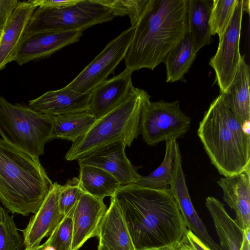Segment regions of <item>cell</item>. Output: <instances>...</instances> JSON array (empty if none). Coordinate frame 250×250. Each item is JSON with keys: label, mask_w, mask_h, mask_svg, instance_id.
Here are the masks:
<instances>
[{"label": "cell", "mask_w": 250, "mask_h": 250, "mask_svg": "<svg viewBox=\"0 0 250 250\" xmlns=\"http://www.w3.org/2000/svg\"><path fill=\"white\" fill-rule=\"evenodd\" d=\"M136 250L180 243L188 230L169 189L121 186L113 197Z\"/></svg>", "instance_id": "1"}, {"label": "cell", "mask_w": 250, "mask_h": 250, "mask_svg": "<svg viewBox=\"0 0 250 250\" xmlns=\"http://www.w3.org/2000/svg\"><path fill=\"white\" fill-rule=\"evenodd\" d=\"M188 0H148L124 59L133 72L153 70L188 31Z\"/></svg>", "instance_id": "2"}, {"label": "cell", "mask_w": 250, "mask_h": 250, "mask_svg": "<svg viewBox=\"0 0 250 250\" xmlns=\"http://www.w3.org/2000/svg\"><path fill=\"white\" fill-rule=\"evenodd\" d=\"M53 184L39 160L0 138V202L10 213H35Z\"/></svg>", "instance_id": "3"}, {"label": "cell", "mask_w": 250, "mask_h": 250, "mask_svg": "<svg viewBox=\"0 0 250 250\" xmlns=\"http://www.w3.org/2000/svg\"><path fill=\"white\" fill-rule=\"evenodd\" d=\"M197 135L211 164L224 177L250 169V132L229 108L220 109L216 99L200 122Z\"/></svg>", "instance_id": "4"}, {"label": "cell", "mask_w": 250, "mask_h": 250, "mask_svg": "<svg viewBox=\"0 0 250 250\" xmlns=\"http://www.w3.org/2000/svg\"><path fill=\"white\" fill-rule=\"evenodd\" d=\"M150 99L145 90L134 87L123 103L97 119L84 134L72 142L65 159L78 160L117 141L129 146L140 134L141 114Z\"/></svg>", "instance_id": "5"}, {"label": "cell", "mask_w": 250, "mask_h": 250, "mask_svg": "<svg viewBox=\"0 0 250 250\" xmlns=\"http://www.w3.org/2000/svg\"><path fill=\"white\" fill-rule=\"evenodd\" d=\"M53 117L0 96V135L10 145L39 160L45 144L53 139Z\"/></svg>", "instance_id": "6"}, {"label": "cell", "mask_w": 250, "mask_h": 250, "mask_svg": "<svg viewBox=\"0 0 250 250\" xmlns=\"http://www.w3.org/2000/svg\"><path fill=\"white\" fill-rule=\"evenodd\" d=\"M115 17L111 9L100 0H80L75 5L61 8L38 7L24 35L43 31H84Z\"/></svg>", "instance_id": "7"}, {"label": "cell", "mask_w": 250, "mask_h": 250, "mask_svg": "<svg viewBox=\"0 0 250 250\" xmlns=\"http://www.w3.org/2000/svg\"><path fill=\"white\" fill-rule=\"evenodd\" d=\"M191 119L181 110L179 102L149 101L143 109L140 134L149 146L176 140L188 130Z\"/></svg>", "instance_id": "8"}, {"label": "cell", "mask_w": 250, "mask_h": 250, "mask_svg": "<svg viewBox=\"0 0 250 250\" xmlns=\"http://www.w3.org/2000/svg\"><path fill=\"white\" fill-rule=\"evenodd\" d=\"M134 31V27L131 26L109 42L101 52L65 87L86 93L105 81L125 59Z\"/></svg>", "instance_id": "9"}, {"label": "cell", "mask_w": 250, "mask_h": 250, "mask_svg": "<svg viewBox=\"0 0 250 250\" xmlns=\"http://www.w3.org/2000/svg\"><path fill=\"white\" fill-rule=\"evenodd\" d=\"M243 0H238L232 18L222 36L215 55L209 62L214 69L215 82L221 93L224 92L231 83L241 55L239 44L243 14Z\"/></svg>", "instance_id": "10"}, {"label": "cell", "mask_w": 250, "mask_h": 250, "mask_svg": "<svg viewBox=\"0 0 250 250\" xmlns=\"http://www.w3.org/2000/svg\"><path fill=\"white\" fill-rule=\"evenodd\" d=\"M169 189L177 203L188 230L211 250H222L209 235L193 207L186 182L178 144L176 146L173 175Z\"/></svg>", "instance_id": "11"}, {"label": "cell", "mask_w": 250, "mask_h": 250, "mask_svg": "<svg viewBox=\"0 0 250 250\" xmlns=\"http://www.w3.org/2000/svg\"><path fill=\"white\" fill-rule=\"evenodd\" d=\"M83 30L43 31L24 35L15 61L20 65L51 55L78 42Z\"/></svg>", "instance_id": "12"}, {"label": "cell", "mask_w": 250, "mask_h": 250, "mask_svg": "<svg viewBox=\"0 0 250 250\" xmlns=\"http://www.w3.org/2000/svg\"><path fill=\"white\" fill-rule=\"evenodd\" d=\"M125 146L121 141L110 143L78 160L79 165L93 166L107 171L121 186L134 185L141 175L126 156Z\"/></svg>", "instance_id": "13"}, {"label": "cell", "mask_w": 250, "mask_h": 250, "mask_svg": "<svg viewBox=\"0 0 250 250\" xmlns=\"http://www.w3.org/2000/svg\"><path fill=\"white\" fill-rule=\"evenodd\" d=\"M61 186L57 183L53 184L38 210L31 217L26 228L21 230L24 249H37L42 240L51 234L64 217L59 208Z\"/></svg>", "instance_id": "14"}, {"label": "cell", "mask_w": 250, "mask_h": 250, "mask_svg": "<svg viewBox=\"0 0 250 250\" xmlns=\"http://www.w3.org/2000/svg\"><path fill=\"white\" fill-rule=\"evenodd\" d=\"M107 210L103 199L83 192L72 213L73 237L71 250H78L89 238L97 236Z\"/></svg>", "instance_id": "15"}, {"label": "cell", "mask_w": 250, "mask_h": 250, "mask_svg": "<svg viewBox=\"0 0 250 250\" xmlns=\"http://www.w3.org/2000/svg\"><path fill=\"white\" fill-rule=\"evenodd\" d=\"M132 73L125 69L90 92L88 111L96 120L117 107L129 96L135 87L132 82Z\"/></svg>", "instance_id": "16"}, {"label": "cell", "mask_w": 250, "mask_h": 250, "mask_svg": "<svg viewBox=\"0 0 250 250\" xmlns=\"http://www.w3.org/2000/svg\"><path fill=\"white\" fill-rule=\"evenodd\" d=\"M90 92L82 93L66 87L49 91L29 102L34 111L56 117L88 110Z\"/></svg>", "instance_id": "17"}, {"label": "cell", "mask_w": 250, "mask_h": 250, "mask_svg": "<svg viewBox=\"0 0 250 250\" xmlns=\"http://www.w3.org/2000/svg\"><path fill=\"white\" fill-rule=\"evenodd\" d=\"M36 8L30 0L19 1L10 16L0 39V70L15 61L27 26Z\"/></svg>", "instance_id": "18"}, {"label": "cell", "mask_w": 250, "mask_h": 250, "mask_svg": "<svg viewBox=\"0 0 250 250\" xmlns=\"http://www.w3.org/2000/svg\"><path fill=\"white\" fill-rule=\"evenodd\" d=\"M217 183L223 191L224 201L235 212L237 225L243 230L250 227V169L221 178Z\"/></svg>", "instance_id": "19"}, {"label": "cell", "mask_w": 250, "mask_h": 250, "mask_svg": "<svg viewBox=\"0 0 250 250\" xmlns=\"http://www.w3.org/2000/svg\"><path fill=\"white\" fill-rule=\"evenodd\" d=\"M250 66L241 55L233 79L226 90L221 93L224 103L238 121L250 129Z\"/></svg>", "instance_id": "20"}, {"label": "cell", "mask_w": 250, "mask_h": 250, "mask_svg": "<svg viewBox=\"0 0 250 250\" xmlns=\"http://www.w3.org/2000/svg\"><path fill=\"white\" fill-rule=\"evenodd\" d=\"M99 243L108 250H136L120 209L113 197L99 227Z\"/></svg>", "instance_id": "21"}, {"label": "cell", "mask_w": 250, "mask_h": 250, "mask_svg": "<svg viewBox=\"0 0 250 250\" xmlns=\"http://www.w3.org/2000/svg\"><path fill=\"white\" fill-rule=\"evenodd\" d=\"M206 206L213 222L222 250H240L244 230L228 213L224 205L214 197L206 199Z\"/></svg>", "instance_id": "22"}, {"label": "cell", "mask_w": 250, "mask_h": 250, "mask_svg": "<svg viewBox=\"0 0 250 250\" xmlns=\"http://www.w3.org/2000/svg\"><path fill=\"white\" fill-rule=\"evenodd\" d=\"M212 1L211 0H188V31L193 50L196 54L201 48L211 42L209 20Z\"/></svg>", "instance_id": "23"}, {"label": "cell", "mask_w": 250, "mask_h": 250, "mask_svg": "<svg viewBox=\"0 0 250 250\" xmlns=\"http://www.w3.org/2000/svg\"><path fill=\"white\" fill-rule=\"evenodd\" d=\"M197 57L193 50L188 31L167 53L163 62L166 67V82H186L185 75L188 71Z\"/></svg>", "instance_id": "24"}, {"label": "cell", "mask_w": 250, "mask_h": 250, "mask_svg": "<svg viewBox=\"0 0 250 250\" xmlns=\"http://www.w3.org/2000/svg\"><path fill=\"white\" fill-rule=\"evenodd\" d=\"M80 167L78 179L82 188L93 196L102 199L112 197L121 186L113 176L102 169L90 166Z\"/></svg>", "instance_id": "25"}, {"label": "cell", "mask_w": 250, "mask_h": 250, "mask_svg": "<svg viewBox=\"0 0 250 250\" xmlns=\"http://www.w3.org/2000/svg\"><path fill=\"white\" fill-rule=\"evenodd\" d=\"M53 139L74 141L84 134L97 120L88 111L53 117Z\"/></svg>", "instance_id": "26"}, {"label": "cell", "mask_w": 250, "mask_h": 250, "mask_svg": "<svg viewBox=\"0 0 250 250\" xmlns=\"http://www.w3.org/2000/svg\"><path fill=\"white\" fill-rule=\"evenodd\" d=\"M165 142L166 152L161 164L148 175H141L140 179L134 185L154 189H169L173 175L174 160L177 142L174 140Z\"/></svg>", "instance_id": "27"}, {"label": "cell", "mask_w": 250, "mask_h": 250, "mask_svg": "<svg viewBox=\"0 0 250 250\" xmlns=\"http://www.w3.org/2000/svg\"><path fill=\"white\" fill-rule=\"evenodd\" d=\"M238 0H213L209 25L212 36L220 39L227 28Z\"/></svg>", "instance_id": "28"}, {"label": "cell", "mask_w": 250, "mask_h": 250, "mask_svg": "<svg viewBox=\"0 0 250 250\" xmlns=\"http://www.w3.org/2000/svg\"><path fill=\"white\" fill-rule=\"evenodd\" d=\"M0 206V250H21L23 237L20 234L14 216Z\"/></svg>", "instance_id": "29"}, {"label": "cell", "mask_w": 250, "mask_h": 250, "mask_svg": "<svg viewBox=\"0 0 250 250\" xmlns=\"http://www.w3.org/2000/svg\"><path fill=\"white\" fill-rule=\"evenodd\" d=\"M72 212L65 216L43 244L45 248L53 250H71L73 226Z\"/></svg>", "instance_id": "30"}, {"label": "cell", "mask_w": 250, "mask_h": 250, "mask_svg": "<svg viewBox=\"0 0 250 250\" xmlns=\"http://www.w3.org/2000/svg\"><path fill=\"white\" fill-rule=\"evenodd\" d=\"M148 0H100V1L109 7L114 16H128L131 27L138 22Z\"/></svg>", "instance_id": "31"}, {"label": "cell", "mask_w": 250, "mask_h": 250, "mask_svg": "<svg viewBox=\"0 0 250 250\" xmlns=\"http://www.w3.org/2000/svg\"><path fill=\"white\" fill-rule=\"evenodd\" d=\"M83 190L79 179L74 177L61 186L59 197V208L64 216L73 212Z\"/></svg>", "instance_id": "32"}, {"label": "cell", "mask_w": 250, "mask_h": 250, "mask_svg": "<svg viewBox=\"0 0 250 250\" xmlns=\"http://www.w3.org/2000/svg\"><path fill=\"white\" fill-rule=\"evenodd\" d=\"M19 2L17 0H0V32H2L10 16Z\"/></svg>", "instance_id": "33"}, {"label": "cell", "mask_w": 250, "mask_h": 250, "mask_svg": "<svg viewBox=\"0 0 250 250\" xmlns=\"http://www.w3.org/2000/svg\"><path fill=\"white\" fill-rule=\"evenodd\" d=\"M30 1L37 7L61 8L75 5L79 2L80 0H34Z\"/></svg>", "instance_id": "34"}, {"label": "cell", "mask_w": 250, "mask_h": 250, "mask_svg": "<svg viewBox=\"0 0 250 250\" xmlns=\"http://www.w3.org/2000/svg\"><path fill=\"white\" fill-rule=\"evenodd\" d=\"M184 243L189 250H211L189 230L187 231Z\"/></svg>", "instance_id": "35"}, {"label": "cell", "mask_w": 250, "mask_h": 250, "mask_svg": "<svg viewBox=\"0 0 250 250\" xmlns=\"http://www.w3.org/2000/svg\"><path fill=\"white\" fill-rule=\"evenodd\" d=\"M180 243L175 245H167L157 248L146 249L141 250H177V248Z\"/></svg>", "instance_id": "36"}, {"label": "cell", "mask_w": 250, "mask_h": 250, "mask_svg": "<svg viewBox=\"0 0 250 250\" xmlns=\"http://www.w3.org/2000/svg\"><path fill=\"white\" fill-rule=\"evenodd\" d=\"M243 12H246L249 14L250 13V0H243Z\"/></svg>", "instance_id": "37"}, {"label": "cell", "mask_w": 250, "mask_h": 250, "mask_svg": "<svg viewBox=\"0 0 250 250\" xmlns=\"http://www.w3.org/2000/svg\"><path fill=\"white\" fill-rule=\"evenodd\" d=\"M240 250H250V243L246 240L244 236L243 245Z\"/></svg>", "instance_id": "38"}, {"label": "cell", "mask_w": 250, "mask_h": 250, "mask_svg": "<svg viewBox=\"0 0 250 250\" xmlns=\"http://www.w3.org/2000/svg\"><path fill=\"white\" fill-rule=\"evenodd\" d=\"M184 239L180 243L177 248V250H189L184 243Z\"/></svg>", "instance_id": "39"}, {"label": "cell", "mask_w": 250, "mask_h": 250, "mask_svg": "<svg viewBox=\"0 0 250 250\" xmlns=\"http://www.w3.org/2000/svg\"><path fill=\"white\" fill-rule=\"evenodd\" d=\"M97 250H108L105 247L104 245L99 243Z\"/></svg>", "instance_id": "40"}, {"label": "cell", "mask_w": 250, "mask_h": 250, "mask_svg": "<svg viewBox=\"0 0 250 250\" xmlns=\"http://www.w3.org/2000/svg\"><path fill=\"white\" fill-rule=\"evenodd\" d=\"M35 250H44V246L43 244L40 245L37 249Z\"/></svg>", "instance_id": "41"}, {"label": "cell", "mask_w": 250, "mask_h": 250, "mask_svg": "<svg viewBox=\"0 0 250 250\" xmlns=\"http://www.w3.org/2000/svg\"><path fill=\"white\" fill-rule=\"evenodd\" d=\"M1 34H2V33L0 32V39L1 36Z\"/></svg>", "instance_id": "42"}, {"label": "cell", "mask_w": 250, "mask_h": 250, "mask_svg": "<svg viewBox=\"0 0 250 250\" xmlns=\"http://www.w3.org/2000/svg\"><path fill=\"white\" fill-rule=\"evenodd\" d=\"M24 250H28L24 249Z\"/></svg>", "instance_id": "43"}]
</instances>
